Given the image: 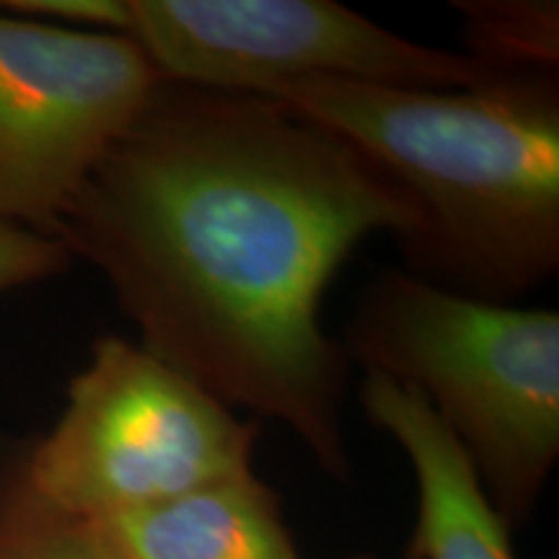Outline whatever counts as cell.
Masks as SVG:
<instances>
[{
	"instance_id": "1",
	"label": "cell",
	"mask_w": 559,
	"mask_h": 559,
	"mask_svg": "<svg viewBox=\"0 0 559 559\" xmlns=\"http://www.w3.org/2000/svg\"><path fill=\"white\" fill-rule=\"evenodd\" d=\"M415 226L394 181L285 104L160 81L55 239L107 280L140 347L345 481L353 366L321 309L360 243Z\"/></svg>"
},
{
	"instance_id": "2",
	"label": "cell",
	"mask_w": 559,
	"mask_h": 559,
	"mask_svg": "<svg viewBox=\"0 0 559 559\" xmlns=\"http://www.w3.org/2000/svg\"><path fill=\"white\" fill-rule=\"evenodd\" d=\"M404 192L417 226L396 239L404 272L513 306L559 272V75L477 88L304 79L270 88Z\"/></svg>"
},
{
	"instance_id": "3",
	"label": "cell",
	"mask_w": 559,
	"mask_h": 559,
	"mask_svg": "<svg viewBox=\"0 0 559 559\" xmlns=\"http://www.w3.org/2000/svg\"><path fill=\"white\" fill-rule=\"evenodd\" d=\"M340 342L349 366L423 394L510 531L528 523L559 459L555 309L485 304L386 267Z\"/></svg>"
},
{
	"instance_id": "4",
	"label": "cell",
	"mask_w": 559,
	"mask_h": 559,
	"mask_svg": "<svg viewBox=\"0 0 559 559\" xmlns=\"http://www.w3.org/2000/svg\"><path fill=\"white\" fill-rule=\"evenodd\" d=\"M260 436L257 419L111 334L70 379L55 428L19 456L41 500L102 521L254 472Z\"/></svg>"
},
{
	"instance_id": "5",
	"label": "cell",
	"mask_w": 559,
	"mask_h": 559,
	"mask_svg": "<svg viewBox=\"0 0 559 559\" xmlns=\"http://www.w3.org/2000/svg\"><path fill=\"white\" fill-rule=\"evenodd\" d=\"M124 37L164 81L243 94L304 79L440 91L500 79L332 0H128Z\"/></svg>"
},
{
	"instance_id": "6",
	"label": "cell",
	"mask_w": 559,
	"mask_h": 559,
	"mask_svg": "<svg viewBox=\"0 0 559 559\" xmlns=\"http://www.w3.org/2000/svg\"><path fill=\"white\" fill-rule=\"evenodd\" d=\"M160 81L128 37L0 9V226L55 239Z\"/></svg>"
},
{
	"instance_id": "7",
	"label": "cell",
	"mask_w": 559,
	"mask_h": 559,
	"mask_svg": "<svg viewBox=\"0 0 559 559\" xmlns=\"http://www.w3.org/2000/svg\"><path fill=\"white\" fill-rule=\"evenodd\" d=\"M358 400L368 423L400 445L415 472L417 523L407 559H515L510 526L428 400L376 373H362Z\"/></svg>"
},
{
	"instance_id": "8",
	"label": "cell",
	"mask_w": 559,
	"mask_h": 559,
	"mask_svg": "<svg viewBox=\"0 0 559 559\" xmlns=\"http://www.w3.org/2000/svg\"><path fill=\"white\" fill-rule=\"evenodd\" d=\"M94 523L117 559H304L257 472Z\"/></svg>"
},
{
	"instance_id": "9",
	"label": "cell",
	"mask_w": 559,
	"mask_h": 559,
	"mask_svg": "<svg viewBox=\"0 0 559 559\" xmlns=\"http://www.w3.org/2000/svg\"><path fill=\"white\" fill-rule=\"evenodd\" d=\"M466 58L495 75L557 73V0H453Z\"/></svg>"
},
{
	"instance_id": "10",
	"label": "cell",
	"mask_w": 559,
	"mask_h": 559,
	"mask_svg": "<svg viewBox=\"0 0 559 559\" xmlns=\"http://www.w3.org/2000/svg\"><path fill=\"white\" fill-rule=\"evenodd\" d=\"M0 559H117L94 521L75 519L29 487L16 453L0 469Z\"/></svg>"
},
{
	"instance_id": "11",
	"label": "cell",
	"mask_w": 559,
	"mask_h": 559,
	"mask_svg": "<svg viewBox=\"0 0 559 559\" xmlns=\"http://www.w3.org/2000/svg\"><path fill=\"white\" fill-rule=\"evenodd\" d=\"M70 262V251L52 236L0 226V293L58 277Z\"/></svg>"
},
{
	"instance_id": "12",
	"label": "cell",
	"mask_w": 559,
	"mask_h": 559,
	"mask_svg": "<svg viewBox=\"0 0 559 559\" xmlns=\"http://www.w3.org/2000/svg\"><path fill=\"white\" fill-rule=\"evenodd\" d=\"M0 9L68 29L128 34V0H3Z\"/></svg>"
},
{
	"instance_id": "13",
	"label": "cell",
	"mask_w": 559,
	"mask_h": 559,
	"mask_svg": "<svg viewBox=\"0 0 559 559\" xmlns=\"http://www.w3.org/2000/svg\"><path fill=\"white\" fill-rule=\"evenodd\" d=\"M353 559H373V557H368V555H358V557H353Z\"/></svg>"
}]
</instances>
